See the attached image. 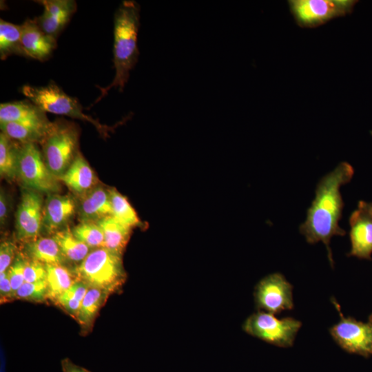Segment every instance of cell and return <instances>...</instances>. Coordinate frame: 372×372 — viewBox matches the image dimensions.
I'll list each match as a JSON object with an SVG mask.
<instances>
[{
  "instance_id": "6da1fadb",
  "label": "cell",
  "mask_w": 372,
  "mask_h": 372,
  "mask_svg": "<svg viewBox=\"0 0 372 372\" xmlns=\"http://www.w3.org/2000/svg\"><path fill=\"white\" fill-rule=\"evenodd\" d=\"M353 174L352 165L347 162H341L333 171L322 177L317 184L315 198L307 209L306 220L299 227L307 242H323L332 267L331 239L334 236L346 234L344 229L339 225L344 208L340 187L349 183Z\"/></svg>"
},
{
  "instance_id": "7a4b0ae2",
  "label": "cell",
  "mask_w": 372,
  "mask_h": 372,
  "mask_svg": "<svg viewBox=\"0 0 372 372\" xmlns=\"http://www.w3.org/2000/svg\"><path fill=\"white\" fill-rule=\"evenodd\" d=\"M140 25V6L132 0L123 1L115 12L114 18L113 63L115 76L112 82L101 88L99 99L111 88L122 92L127 83L130 71L135 66L138 56L137 45Z\"/></svg>"
},
{
  "instance_id": "3957f363",
  "label": "cell",
  "mask_w": 372,
  "mask_h": 372,
  "mask_svg": "<svg viewBox=\"0 0 372 372\" xmlns=\"http://www.w3.org/2000/svg\"><path fill=\"white\" fill-rule=\"evenodd\" d=\"M79 132L73 123L56 121L40 143L44 161L57 178H61L78 154Z\"/></svg>"
},
{
  "instance_id": "277c9868",
  "label": "cell",
  "mask_w": 372,
  "mask_h": 372,
  "mask_svg": "<svg viewBox=\"0 0 372 372\" xmlns=\"http://www.w3.org/2000/svg\"><path fill=\"white\" fill-rule=\"evenodd\" d=\"M78 279L90 287L113 291L125 280L121 255L105 247L96 248L75 268Z\"/></svg>"
},
{
  "instance_id": "5b68a950",
  "label": "cell",
  "mask_w": 372,
  "mask_h": 372,
  "mask_svg": "<svg viewBox=\"0 0 372 372\" xmlns=\"http://www.w3.org/2000/svg\"><path fill=\"white\" fill-rule=\"evenodd\" d=\"M21 92L45 112L64 115L91 123L102 134L109 130L108 127L85 114L83 107L75 99L64 92L57 85L50 82L45 86L23 85Z\"/></svg>"
},
{
  "instance_id": "8992f818",
  "label": "cell",
  "mask_w": 372,
  "mask_h": 372,
  "mask_svg": "<svg viewBox=\"0 0 372 372\" xmlns=\"http://www.w3.org/2000/svg\"><path fill=\"white\" fill-rule=\"evenodd\" d=\"M302 323L291 317L278 319L274 314L258 311L244 322L243 330L248 334L280 347L293 344Z\"/></svg>"
},
{
  "instance_id": "52a82bcc",
  "label": "cell",
  "mask_w": 372,
  "mask_h": 372,
  "mask_svg": "<svg viewBox=\"0 0 372 372\" xmlns=\"http://www.w3.org/2000/svg\"><path fill=\"white\" fill-rule=\"evenodd\" d=\"M18 177L26 188L38 192L56 194L61 189L58 178L48 168L34 143L21 144Z\"/></svg>"
},
{
  "instance_id": "ba28073f",
  "label": "cell",
  "mask_w": 372,
  "mask_h": 372,
  "mask_svg": "<svg viewBox=\"0 0 372 372\" xmlns=\"http://www.w3.org/2000/svg\"><path fill=\"white\" fill-rule=\"evenodd\" d=\"M354 0H289V10L302 28H316L352 12Z\"/></svg>"
},
{
  "instance_id": "9c48e42d",
  "label": "cell",
  "mask_w": 372,
  "mask_h": 372,
  "mask_svg": "<svg viewBox=\"0 0 372 372\" xmlns=\"http://www.w3.org/2000/svg\"><path fill=\"white\" fill-rule=\"evenodd\" d=\"M331 300L340 317V321L329 329L334 341L348 353L364 358L372 355V313L366 322L344 317L335 299L331 298Z\"/></svg>"
},
{
  "instance_id": "30bf717a",
  "label": "cell",
  "mask_w": 372,
  "mask_h": 372,
  "mask_svg": "<svg viewBox=\"0 0 372 372\" xmlns=\"http://www.w3.org/2000/svg\"><path fill=\"white\" fill-rule=\"evenodd\" d=\"M293 286L280 273L262 278L256 285L254 298L256 307L276 314L293 308Z\"/></svg>"
},
{
  "instance_id": "8fae6325",
  "label": "cell",
  "mask_w": 372,
  "mask_h": 372,
  "mask_svg": "<svg viewBox=\"0 0 372 372\" xmlns=\"http://www.w3.org/2000/svg\"><path fill=\"white\" fill-rule=\"evenodd\" d=\"M43 200L39 192L25 188L16 214V231L19 240L30 242L38 238L42 227Z\"/></svg>"
},
{
  "instance_id": "7c38bea8",
  "label": "cell",
  "mask_w": 372,
  "mask_h": 372,
  "mask_svg": "<svg viewBox=\"0 0 372 372\" xmlns=\"http://www.w3.org/2000/svg\"><path fill=\"white\" fill-rule=\"evenodd\" d=\"M351 250L347 256L371 260L372 216L358 207L349 216Z\"/></svg>"
},
{
  "instance_id": "4fadbf2b",
  "label": "cell",
  "mask_w": 372,
  "mask_h": 372,
  "mask_svg": "<svg viewBox=\"0 0 372 372\" xmlns=\"http://www.w3.org/2000/svg\"><path fill=\"white\" fill-rule=\"evenodd\" d=\"M21 30L25 56L40 61L48 59L56 47V39L42 30L35 19L25 20Z\"/></svg>"
},
{
  "instance_id": "5bb4252c",
  "label": "cell",
  "mask_w": 372,
  "mask_h": 372,
  "mask_svg": "<svg viewBox=\"0 0 372 372\" xmlns=\"http://www.w3.org/2000/svg\"><path fill=\"white\" fill-rule=\"evenodd\" d=\"M45 113L28 99L3 103L0 105V122H13L48 130L52 123Z\"/></svg>"
},
{
  "instance_id": "9a60e30c",
  "label": "cell",
  "mask_w": 372,
  "mask_h": 372,
  "mask_svg": "<svg viewBox=\"0 0 372 372\" xmlns=\"http://www.w3.org/2000/svg\"><path fill=\"white\" fill-rule=\"evenodd\" d=\"M43 6V12L36 21L46 34L56 39L71 17L76 10V3L72 0L38 1Z\"/></svg>"
},
{
  "instance_id": "2e32d148",
  "label": "cell",
  "mask_w": 372,
  "mask_h": 372,
  "mask_svg": "<svg viewBox=\"0 0 372 372\" xmlns=\"http://www.w3.org/2000/svg\"><path fill=\"white\" fill-rule=\"evenodd\" d=\"M75 209V203L70 196L50 194L43 208L42 226L48 232L55 234L64 229Z\"/></svg>"
},
{
  "instance_id": "e0dca14e",
  "label": "cell",
  "mask_w": 372,
  "mask_h": 372,
  "mask_svg": "<svg viewBox=\"0 0 372 372\" xmlns=\"http://www.w3.org/2000/svg\"><path fill=\"white\" fill-rule=\"evenodd\" d=\"M77 211L81 223H97L112 216L109 189L96 186L82 195Z\"/></svg>"
},
{
  "instance_id": "ac0fdd59",
  "label": "cell",
  "mask_w": 372,
  "mask_h": 372,
  "mask_svg": "<svg viewBox=\"0 0 372 372\" xmlns=\"http://www.w3.org/2000/svg\"><path fill=\"white\" fill-rule=\"evenodd\" d=\"M60 180L81 196L96 187V182L92 169L79 152Z\"/></svg>"
},
{
  "instance_id": "d6986e66",
  "label": "cell",
  "mask_w": 372,
  "mask_h": 372,
  "mask_svg": "<svg viewBox=\"0 0 372 372\" xmlns=\"http://www.w3.org/2000/svg\"><path fill=\"white\" fill-rule=\"evenodd\" d=\"M25 249L29 258L45 265H62L66 260L53 237H38L26 242Z\"/></svg>"
},
{
  "instance_id": "ffe728a7",
  "label": "cell",
  "mask_w": 372,
  "mask_h": 372,
  "mask_svg": "<svg viewBox=\"0 0 372 372\" xmlns=\"http://www.w3.org/2000/svg\"><path fill=\"white\" fill-rule=\"evenodd\" d=\"M96 223L103 233L104 247L121 255L129 240L132 228L122 224L112 216Z\"/></svg>"
},
{
  "instance_id": "44dd1931",
  "label": "cell",
  "mask_w": 372,
  "mask_h": 372,
  "mask_svg": "<svg viewBox=\"0 0 372 372\" xmlns=\"http://www.w3.org/2000/svg\"><path fill=\"white\" fill-rule=\"evenodd\" d=\"M21 143H18L4 133L0 134V174L8 180L18 177V162Z\"/></svg>"
},
{
  "instance_id": "7402d4cb",
  "label": "cell",
  "mask_w": 372,
  "mask_h": 372,
  "mask_svg": "<svg viewBox=\"0 0 372 372\" xmlns=\"http://www.w3.org/2000/svg\"><path fill=\"white\" fill-rule=\"evenodd\" d=\"M52 237L66 260L80 263L90 253V247L76 239L68 227L58 231Z\"/></svg>"
},
{
  "instance_id": "603a6c76",
  "label": "cell",
  "mask_w": 372,
  "mask_h": 372,
  "mask_svg": "<svg viewBox=\"0 0 372 372\" xmlns=\"http://www.w3.org/2000/svg\"><path fill=\"white\" fill-rule=\"evenodd\" d=\"M21 25L0 20V57L3 60L12 54L25 56L21 45Z\"/></svg>"
},
{
  "instance_id": "cb8c5ba5",
  "label": "cell",
  "mask_w": 372,
  "mask_h": 372,
  "mask_svg": "<svg viewBox=\"0 0 372 372\" xmlns=\"http://www.w3.org/2000/svg\"><path fill=\"white\" fill-rule=\"evenodd\" d=\"M109 191L112 216L130 228L139 226L141 224L139 218L126 197L115 188L109 189Z\"/></svg>"
},
{
  "instance_id": "d4e9b609",
  "label": "cell",
  "mask_w": 372,
  "mask_h": 372,
  "mask_svg": "<svg viewBox=\"0 0 372 372\" xmlns=\"http://www.w3.org/2000/svg\"><path fill=\"white\" fill-rule=\"evenodd\" d=\"M47 271L48 298L56 300L66 291L75 280L70 271L63 265H45Z\"/></svg>"
},
{
  "instance_id": "484cf974",
  "label": "cell",
  "mask_w": 372,
  "mask_h": 372,
  "mask_svg": "<svg viewBox=\"0 0 372 372\" xmlns=\"http://www.w3.org/2000/svg\"><path fill=\"white\" fill-rule=\"evenodd\" d=\"M107 293L105 290L90 286L75 317L81 325L87 327L91 324Z\"/></svg>"
},
{
  "instance_id": "4316f807",
  "label": "cell",
  "mask_w": 372,
  "mask_h": 372,
  "mask_svg": "<svg viewBox=\"0 0 372 372\" xmlns=\"http://www.w3.org/2000/svg\"><path fill=\"white\" fill-rule=\"evenodd\" d=\"M0 127L1 132L21 143H41L50 129L46 130L13 122H0Z\"/></svg>"
},
{
  "instance_id": "83f0119b",
  "label": "cell",
  "mask_w": 372,
  "mask_h": 372,
  "mask_svg": "<svg viewBox=\"0 0 372 372\" xmlns=\"http://www.w3.org/2000/svg\"><path fill=\"white\" fill-rule=\"evenodd\" d=\"M71 231L76 239L88 247H104L103 233L96 223H81Z\"/></svg>"
},
{
  "instance_id": "f1b7e54d",
  "label": "cell",
  "mask_w": 372,
  "mask_h": 372,
  "mask_svg": "<svg viewBox=\"0 0 372 372\" xmlns=\"http://www.w3.org/2000/svg\"><path fill=\"white\" fill-rule=\"evenodd\" d=\"M14 298L35 302L43 301L48 298L47 281L25 282L16 291Z\"/></svg>"
},
{
  "instance_id": "f546056e",
  "label": "cell",
  "mask_w": 372,
  "mask_h": 372,
  "mask_svg": "<svg viewBox=\"0 0 372 372\" xmlns=\"http://www.w3.org/2000/svg\"><path fill=\"white\" fill-rule=\"evenodd\" d=\"M25 256L18 253L12 264L8 269V275L12 289L13 298L18 289L25 282Z\"/></svg>"
},
{
  "instance_id": "4dcf8cb0",
  "label": "cell",
  "mask_w": 372,
  "mask_h": 372,
  "mask_svg": "<svg viewBox=\"0 0 372 372\" xmlns=\"http://www.w3.org/2000/svg\"><path fill=\"white\" fill-rule=\"evenodd\" d=\"M24 278L25 282H28L46 280L47 271L45 264L25 258Z\"/></svg>"
},
{
  "instance_id": "1f68e13d",
  "label": "cell",
  "mask_w": 372,
  "mask_h": 372,
  "mask_svg": "<svg viewBox=\"0 0 372 372\" xmlns=\"http://www.w3.org/2000/svg\"><path fill=\"white\" fill-rule=\"evenodd\" d=\"M17 247L10 240L1 242L0 245V273L6 271L12 264L16 256Z\"/></svg>"
},
{
  "instance_id": "d6a6232c",
  "label": "cell",
  "mask_w": 372,
  "mask_h": 372,
  "mask_svg": "<svg viewBox=\"0 0 372 372\" xmlns=\"http://www.w3.org/2000/svg\"><path fill=\"white\" fill-rule=\"evenodd\" d=\"M55 301L74 317H76L81 304V301L76 298L68 290L60 295Z\"/></svg>"
},
{
  "instance_id": "836d02e7",
  "label": "cell",
  "mask_w": 372,
  "mask_h": 372,
  "mask_svg": "<svg viewBox=\"0 0 372 372\" xmlns=\"http://www.w3.org/2000/svg\"><path fill=\"white\" fill-rule=\"evenodd\" d=\"M10 201L5 190L1 188L0 191V224L4 227L8 221L10 210Z\"/></svg>"
},
{
  "instance_id": "e575fe53",
  "label": "cell",
  "mask_w": 372,
  "mask_h": 372,
  "mask_svg": "<svg viewBox=\"0 0 372 372\" xmlns=\"http://www.w3.org/2000/svg\"><path fill=\"white\" fill-rule=\"evenodd\" d=\"M0 296L1 299L13 298L12 289L8 275V270L0 273Z\"/></svg>"
},
{
  "instance_id": "d590c367",
  "label": "cell",
  "mask_w": 372,
  "mask_h": 372,
  "mask_svg": "<svg viewBox=\"0 0 372 372\" xmlns=\"http://www.w3.org/2000/svg\"><path fill=\"white\" fill-rule=\"evenodd\" d=\"M63 372H90L87 370L75 365L69 360H65L62 363Z\"/></svg>"
},
{
  "instance_id": "8d00e7d4",
  "label": "cell",
  "mask_w": 372,
  "mask_h": 372,
  "mask_svg": "<svg viewBox=\"0 0 372 372\" xmlns=\"http://www.w3.org/2000/svg\"><path fill=\"white\" fill-rule=\"evenodd\" d=\"M358 207L363 209L372 216V203L360 200L358 202Z\"/></svg>"
}]
</instances>
